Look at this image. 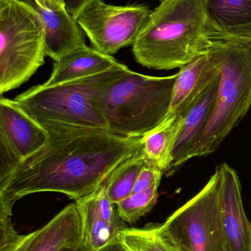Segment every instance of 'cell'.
<instances>
[{"label":"cell","mask_w":251,"mask_h":251,"mask_svg":"<svg viewBox=\"0 0 251 251\" xmlns=\"http://www.w3.org/2000/svg\"><path fill=\"white\" fill-rule=\"evenodd\" d=\"M220 79L221 76L209 87L193 107L183 115L184 116V125L174 146L170 166L167 174L173 172L191 159L192 152L201 137L215 107Z\"/></svg>","instance_id":"4fadbf2b"},{"label":"cell","mask_w":251,"mask_h":251,"mask_svg":"<svg viewBox=\"0 0 251 251\" xmlns=\"http://www.w3.org/2000/svg\"><path fill=\"white\" fill-rule=\"evenodd\" d=\"M0 184H3L22 162V158L16 153L8 142L0 136Z\"/></svg>","instance_id":"7402d4cb"},{"label":"cell","mask_w":251,"mask_h":251,"mask_svg":"<svg viewBox=\"0 0 251 251\" xmlns=\"http://www.w3.org/2000/svg\"><path fill=\"white\" fill-rule=\"evenodd\" d=\"M164 172L154 162L147 160L141 168L132 193H141L154 186H160Z\"/></svg>","instance_id":"cb8c5ba5"},{"label":"cell","mask_w":251,"mask_h":251,"mask_svg":"<svg viewBox=\"0 0 251 251\" xmlns=\"http://www.w3.org/2000/svg\"><path fill=\"white\" fill-rule=\"evenodd\" d=\"M184 121L183 115H168L162 125L142 137L143 152L164 173L167 172L170 166L172 150Z\"/></svg>","instance_id":"e0dca14e"},{"label":"cell","mask_w":251,"mask_h":251,"mask_svg":"<svg viewBox=\"0 0 251 251\" xmlns=\"http://www.w3.org/2000/svg\"><path fill=\"white\" fill-rule=\"evenodd\" d=\"M0 136L8 142L22 160L42 149L50 139L44 127L14 100L3 97L0 100Z\"/></svg>","instance_id":"7c38bea8"},{"label":"cell","mask_w":251,"mask_h":251,"mask_svg":"<svg viewBox=\"0 0 251 251\" xmlns=\"http://www.w3.org/2000/svg\"><path fill=\"white\" fill-rule=\"evenodd\" d=\"M207 32L251 25V0H205Z\"/></svg>","instance_id":"ac0fdd59"},{"label":"cell","mask_w":251,"mask_h":251,"mask_svg":"<svg viewBox=\"0 0 251 251\" xmlns=\"http://www.w3.org/2000/svg\"><path fill=\"white\" fill-rule=\"evenodd\" d=\"M113 56L86 45L78 47L55 62L50 77L44 86L50 87L97 75L122 66Z\"/></svg>","instance_id":"9a60e30c"},{"label":"cell","mask_w":251,"mask_h":251,"mask_svg":"<svg viewBox=\"0 0 251 251\" xmlns=\"http://www.w3.org/2000/svg\"><path fill=\"white\" fill-rule=\"evenodd\" d=\"M219 168L195 197L177 209L159 232L179 251H228L220 215Z\"/></svg>","instance_id":"52a82bcc"},{"label":"cell","mask_w":251,"mask_h":251,"mask_svg":"<svg viewBox=\"0 0 251 251\" xmlns=\"http://www.w3.org/2000/svg\"><path fill=\"white\" fill-rule=\"evenodd\" d=\"M221 69L215 107L192 158L214 153L251 106V38L209 37Z\"/></svg>","instance_id":"277c9868"},{"label":"cell","mask_w":251,"mask_h":251,"mask_svg":"<svg viewBox=\"0 0 251 251\" xmlns=\"http://www.w3.org/2000/svg\"><path fill=\"white\" fill-rule=\"evenodd\" d=\"M148 159L142 149L119 163L104 182L110 200L119 203L132 194L139 174Z\"/></svg>","instance_id":"d6986e66"},{"label":"cell","mask_w":251,"mask_h":251,"mask_svg":"<svg viewBox=\"0 0 251 251\" xmlns=\"http://www.w3.org/2000/svg\"><path fill=\"white\" fill-rule=\"evenodd\" d=\"M119 240L128 251H179L160 232L158 226L145 228H125Z\"/></svg>","instance_id":"ffe728a7"},{"label":"cell","mask_w":251,"mask_h":251,"mask_svg":"<svg viewBox=\"0 0 251 251\" xmlns=\"http://www.w3.org/2000/svg\"><path fill=\"white\" fill-rule=\"evenodd\" d=\"M45 30L29 0H0V94L19 88L44 63Z\"/></svg>","instance_id":"8992f818"},{"label":"cell","mask_w":251,"mask_h":251,"mask_svg":"<svg viewBox=\"0 0 251 251\" xmlns=\"http://www.w3.org/2000/svg\"><path fill=\"white\" fill-rule=\"evenodd\" d=\"M41 231V228L30 233V234H27L25 238L24 239L23 241L13 251H28L31 245L33 243L35 239L36 238L37 236L39 234Z\"/></svg>","instance_id":"83f0119b"},{"label":"cell","mask_w":251,"mask_h":251,"mask_svg":"<svg viewBox=\"0 0 251 251\" xmlns=\"http://www.w3.org/2000/svg\"><path fill=\"white\" fill-rule=\"evenodd\" d=\"M75 203L82 219L83 240L93 251H100L119 240V232L126 226L118 215L104 184Z\"/></svg>","instance_id":"30bf717a"},{"label":"cell","mask_w":251,"mask_h":251,"mask_svg":"<svg viewBox=\"0 0 251 251\" xmlns=\"http://www.w3.org/2000/svg\"><path fill=\"white\" fill-rule=\"evenodd\" d=\"M146 5H112L91 0L77 22L89 38L93 48L112 56L134 45L150 13Z\"/></svg>","instance_id":"ba28073f"},{"label":"cell","mask_w":251,"mask_h":251,"mask_svg":"<svg viewBox=\"0 0 251 251\" xmlns=\"http://www.w3.org/2000/svg\"><path fill=\"white\" fill-rule=\"evenodd\" d=\"M209 37H237V38H251V25L240 26L234 29L223 31L208 32Z\"/></svg>","instance_id":"d4e9b609"},{"label":"cell","mask_w":251,"mask_h":251,"mask_svg":"<svg viewBox=\"0 0 251 251\" xmlns=\"http://www.w3.org/2000/svg\"><path fill=\"white\" fill-rule=\"evenodd\" d=\"M178 73L152 76L129 70L114 82L105 100L108 131L141 138L162 125L169 113Z\"/></svg>","instance_id":"5b68a950"},{"label":"cell","mask_w":251,"mask_h":251,"mask_svg":"<svg viewBox=\"0 0 251 251\" xmlns=\"http://www.w3.org/2000/svg\"><path fill=\"white\" fill-rule=\"evenodd\" d=\"M91 0H63L66 11L77 19L83 9Z\"/></svg>","instance_id":"484cf974"},{"label":"cell","mask_w":251,"mask_h":251,"mask_svg":"<svg viewBox=\"0 0 251 251\" xmlns=\"http://www.w3.org/2000/svg\"><path fill=\"white\" fill-rule=\"evenodd\" d=\"M26 235H20L12 224V216L0 214V251H13Z\"/></svg>","instance_id":"603a6c76"},{"label":"cell","mask_w":251,"mask_h":251,"mask_svg":"<svg viewBox=\"0 0 251 251\" xmlns=\"http://www.w3.org/2000/svg\"><path fill=\"white\" fill-rule=\"evenodd\" d=\"M82 241L81 213L76 203H72L41 227L28 251H60L65 246Z\"/></svg>","instance_id":"2e32d148"},{"label":"cell","mask_w":251,"mask_h":251,"mask_svg":"<svg viewBox=\"0 0 251 251\" xmlns=\"http://www.w3.org/2000/svg\"><path fill=\"white\" fill-rule=\"evenodd\" d=\"M159 186L150 187L141 193H132L116 203L118 215L124 223L132 224L148 213L156 204Z\"/></svg>","instance_id":"44dd1931"},{"label":"cell","mask_w":251,"mask_h":251,"mask_svg":"<svg viewBox=\"0 0 251 251\" xmlns=\"http://www.w3.org/2000/svg\"><path fill=\"white\" fill-rule=\"evenodd\" d=\"M130 69L125 65L97 75L45 87H32L15 98L16 104L47 130L108 131L106 95Z\"/></svg>","instance_id":"3957f363"},{"label":"cell","mask_w":251,"mask_h":251,"mask_svg":"<svg viewBox=\"0 0 251 251\" xmlns=\"http://www.w3.org/2000/svg\"><path fill=\"white\" fill-rule=\"evenodd\" d=\"M44 23L46 55L57 61L78 47L85 45V32L66 8L50 10L34 4Z\"/></svg>","instance_id":"5bb4252c"},{"label":"cell","mask_w":251,"mask_h":251,"mask_svg":"<svg viewBox=\"0 0 251 251\" xmlns=\"http://www.w3.org/2000/svg\"><path fill=\"white\" fill-rule=\"evenodd\" d=\"M99 251H128V250L122 246L119 240H117Z\"/></svg>","instance_id":"f546056e"},{"label":"cell","mask_w":251,"mask_h":251,"mask_svg":"<svg viewBox=\"0 0 251 251\" xmlns=\"http://www.w3.org/2000/svg\"><path fill=\"white\" fill-rule=\"evenodd\" d=\"M133 45L137 63L148 69H181L208 51L205 0H159Z\"/></svg>","instance_id":"7a4b0ae2"},{"label":"cell","mask_w":251,"mask_h":251,"mask_svg":"<svg viewBox=\"0 0 251 251\" xmlns=\"http://www.w3.org/2000/svg\"><path fill=\"white\" fill-rule=\"evenodd\" d=\"M221 76L215 54L208 51L180 69L172 92L169 115H184Z\"/></svg>","instance_id":"8fae6325"},{"label":"cell","mask_w":251,"mask_h":251,"mask_svg":"<svg viewBox=\"0 0 251 251\" xmlns=\"http://www.w3.org/2000/svg\"><path fill=\"white\" fill-rule=\"evenodd\" d=\"M31 1L39 7L50 9V10L65 8L63 0H31Z\"/></svg>","instance_id":"4316f807"},{"label":"cell","mask_w":251,"mask_h":251,"mask_svg":"<svg viewBox=\"0 0 251 251\" xmlns=\"http://www.w3.org/2000/svg\"><path fill=\"white\" fill-rule=\"evenodd\" d=\"M60 251H94L83 240L80 243H74L69 246H65Z\"/></svg>","instance_id":"f1b7e54d"},{"label":"cell","mask_w":251,"mask_h":251,"mask_svg":"<svg viewBox=\"0 0 251 251\" xmlns=\"http://www.w3.org/2000/svg\"><path fill=\"white\" fill-rule=\"evenodd\" d=\"M47 131L48 143L0 184V213L13 215L15 203L33 193L84 199L97 191L119 163L142 149V137L125 138L99 130Z\"/></svg>","instance_id":"6da1fadb"},{"label":"cell","mask_w":251,"mask_h":251,"mask_svg":"<svg viewBox=\"0 0 251 251\" xmlns=\"http://www.w3.org/2000/svg\"><path fill=\"white\" fill-rule=\"evenodd\" d=\"M219 169L220 215L227 251H251V224L243 206L240 178L228 164Z\"/></svg>","instance_id":"9c48e42d"}]
</instances>
